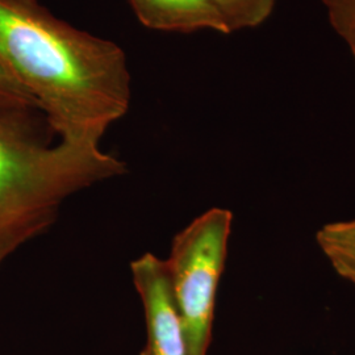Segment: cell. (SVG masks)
<instances>
[{"instance_id": "cell-7", "label": "cell", "mask_w": 355, "mask_h": 355, "mask_svg": "<svg viewBox=\"0 0 355 355\" xmlns=\"http://www.w3.org/2000/svg\"><path fill=\"white\" fill-rule=\"evenodd\" d=\"M224 19L229 32L261 26L278 0H211Z\"/></svg>"}, {"instance_id": "cell-1", "label": "cell", "mask_w": 355, "mask_h": 355, "mask_svg": "<svg viewBox=\"0 0 355 355\" xmlns=\"http://www.w3.org/2000/svg\"><path fill=\"white\" fill-rule=\"evenodd\" d=\"M0 60L64 142L101 148L129 110L123 49L64 23L38 0H0Z\"/></svg>"}, {"instance_id": "cell-10", "label": "cell", "mask_w": 355, "mask_h": 355, "mask_svg": "<svg viewBox=\"0 0 355 355\" xmlns=\"http://www.w3.org/2000/svg\"><path fill=\"white\" fill-rule=\"evenodd\" d=\"M345 40H346V41H347V44L350 45V49L353 51V55H354L355 58V32L353 35H350L349 37L345 38Z\"/></svg>"}, {"instance_id": "cell-5", "label": "cell", "mask_w": 355, "mask_h": 355, "mask_svg": "<svg viewBox=\"0 0 355 355\" xmlns=\"http://www.w3.org/2000/svg\"><path fill=\"white\" fill-rule=\"evenodd\" d=\"M141 23L165 32L202 29L228 35V26L211 0H128Z\"/></svg>"}, {"instance_id": "cell-9", "label": "cell", "mask_w": 355, "mask_h": 355, "mask_svg": "<svg viewBox=\"0 0 355 355\" xmlns=\"http://www.w3.org/2000/svg\"><path fill=\"white\" fill-rule=\"evenodd\" d=\"M333 28L347 38L355 32V0H322Z\"/></svg>"}, {"instance_id": "cell-6", "label": "cell", "mask_w": 355, "mask_h": 355, "mask_svg": "<svg viewBox=\"0 0 355 355\" xmlns=\"http://www.w3.org/2000/svg\"><path fill=\"white\" fill-rule=\"evenodd\" d=\"M316 242L334 271L355 286V220L325 224Z\"/></svg>"}, {"instance_id": "cell-2", "label": "cell", "mask_w": 355, "mask_h": 355, "mask_svg": "<svg viewBox=\"0 0 355 355\" xmlns=\"http://www.w3.org/2000/svg\"><path fill=\"white\" fill-rule=\"evenodd\" d=\"M42 123L38 110L0 108V268L51 228L67 199L125 171L102 148L53 144Z\"/></svg>"}, {"instance_id": "cell-8", "label": "cell", "mask_w": 355, "mask_h": 355, "mask_svg": "<svg viewBox=\"0 0 355 355\" xmlns=\"http://www.w3.org/2000/svg\"><path fill=\"white\" fill-rule=\"evenodd\" d=\"M0 108L38 110V104L0 60Z\"/></svg>"}, {"instance_id": "cell-4", "label": "cell", "mask_w": 355, "mask_h": 355, "mask_svg": "<svg viewBox=\"0 0 355 355\" xmlns=\"http://www.w3.org/2000/svg\"><path fill=\"white\" fill-rule=\"evenodd\" d=\"M130 272L146 321V345L141 355H189L165 259L145 253L130 263Z\"/></svg>"}, {"instance_id": "cell-3", "label": "cell", "mask_w": 355, "mask_h": 355, "mask_svg": "<svg viewBox=\"0 0 355 355\" xmlns=\"http://www.w3.org/2000/svg\"><path fill=\"white\" fill-rule=\"evenodd\" d=\"M232 224L229 209L205 211L174 237L165 259L189 355L208 354Z\"/></svg>"}]
</instances>
